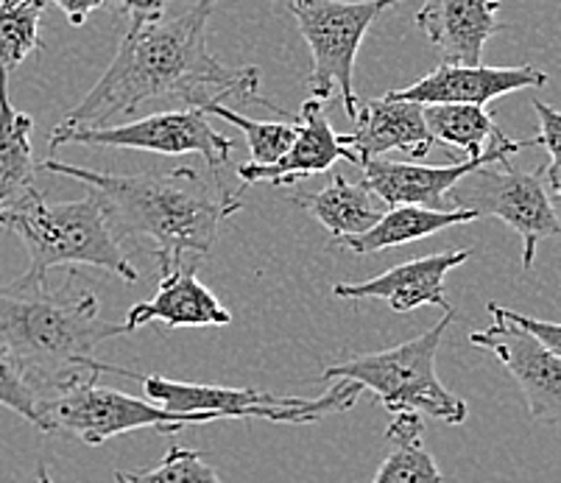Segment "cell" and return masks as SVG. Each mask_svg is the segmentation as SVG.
<instances>
[{
  "label": "cell",
  "instance_id": "cell-1",
  "mask_svg": "<svg viewBox=\"0 0 561 483\" xmlns=\"http://www.w3.org/2000/svg\"><path fill=\"white\" fill-rule=\"evenodd\" d=\"M213 9L216 0H196L168 23L129 28L106 73L59 126H112L154 101H173L191 110L227 104L229 99L272 106L257 95V68H227L210 54L207 23Z\"/></svg>",
  "mask_w": 561,
  "mask_h": 483
},
{
  "label": "cell",
  "instance_id": "cell-2",
  "mask_svg": "<svg viewBox=\"0 0 561 483\" xmlns=\"http://www.w3.org/2000/svg\"><path fill=\"white\" fill-rule=\"evenodd\" d=\"M39 171L90 187L104 202L106 221L117 243L131 235L151 238L160 274L171 272L187 257H204L216 243L218 227L243 207L241 191H232L221 174L204 180L196 168L117 176L48 157Z\"/></svg>",
  "mask_w": 561,
  "mask_h": 483
},
{
  "label": "cell",
  "instance_id": "cell-3",
  "mask_svg": "<svg viewBox=\"0 0 561 483\" xmlns=\"http://www.w3.org/2000/svg\"><path fill=\"white\" fill-rule=\"evenodd\" d=\"M124 335V324L104 322L99 297L79 272L59 288H0V353L23 369L39 403L87 375H117L121 366L93 358L104 341Z\"/></svg>",
  "mask_w": 561,
  "mask_h": 483
},
{
  "label": "cell",
  "instance_id": "cell-4",
  "mask_svg": "<svg viewBox=\"0 0 561 483\" xmlns=\"http://www.w3.org/2000/svg\"><path fill=\"white\" fill-rule=\"evenodd\" d=\"M0 227L12 230L28 252V268L14 286L48 283L56 266H95L126 283H137V268L112 238L104 202L93 191L79 202L48 205L39 187L0 205Z\"/></svg>",
  "mask_w": 561,
  "mask_h": 483
},
{
  "label": "cell",
  "instance_id": "cell-5",
  "mask_svg": "<svg viewBox=\"0 0 561 483\" xmlns=\"http://www.w3.org/2000/svg\"><path fill=\"white\" fill-rule=\"evenodd\" d=\"M456 319V310L445 313L431 330L382 353L350 355L324 369V380H352L360 389L371 391L391 414L413 411L433 416L445 425H463L467 403L445 389L436 375V355L447 327Z\"/></svg>",
  "mask_w": 561,
  "mask_h": 483
},
{
  "label": "cell",
  "instance_id": "cell-6",
  "mask_svg": "<svg viewBox=\"0 0 561 483\" xmlns=\"http://www.w3.org/2000/svg\"><path fill=\"white\" fill-rule=\"evenodd\" d=\"M117 375L140 380L146 396L165 411H173V414H216L218 419H268L305 425V422L344 414L364 394V389L352 380H339V386H333L316 400H305V396H279L257 389L185 383V380H168L160 375H137L129 369H121Z\"/></svg>",
  "mask_w": 561,
  "mask_h": 483
},
{
  "label": "cell",
  "instance_id": "cell-7",
  "mask_svg": "<svg viewBox=\"0 0 561 483\" xmlns=\"http://www.w3.org/2000/svg\"><path fill=\"white\" fill-rule=\"evenodd\" d=\"M95 380L99 375H87L43 400L39 403V430L76 436L84 445L95 447L115 436L131 434V430L180 434L182 428H191V425L221 422L216 414H173L151 400L106 389Z\"/></svg>",
  "mask_w": 561,
  "mask_h": 483
},
{
  "label": "cell",
  "instance_id": "cell-8",
  "mask_svg": "<svg viewBox=\"0 0 561 483\" xmlns=\"http://www.w3.org/2000/svg\"><path fill=\"white\" fill-rule=\"evenodd\" d=\"M400 0H290L288 9L299 25V34L313 56L308 88L310 99L330 101L339 95L344 112L355 118V56L371 23Z\"/></svg>",
  "mask_w": 561,
  "mask_h": 483
},
{
  "label": "cell",
  "instance_id": "cell-9",
  "mask_svg": "<svg viewBox=\"0 0 561 483\" xmlns=\"http://www.w3.org/2000/svg\"><path fill=\"white\" fill-rule=\"evenodd\" d=\"M447 210H469L478 218H497L508 223L523 241V266H534L537 249L545 238L561 232L556 202L548 193L545 165L534 171H517L512 157L476 168L458 185L447 191Z\"/></svg>",
  "mask_w": 561,
  "mask_h": 483
},
{
  "label": "cell",
  "instance_id": "cell-10",
  "mask_svg": "<svg viewBox=\"0 0 561 483\" xmlns=\"http://www.w3.org/2000/svg\"><path fill=\"white\" fill-rule=\"evenodd\" d=\"M81 143V146H104V149H137L154 151V154L185 157L198 154L210 165L213 174L227 165L234 143L232 137L221 135L210 126L204 110H173V112H154L149 118L129 120V124L115 126H56L50 131V151L59 146Z\"/></svg>",
  "mask_w": 561,
  "mask_h": 483
},
{
  "label": "cell",
  "instance_id": "cell-11",
  "mask_svg": "<svg viewBox=\"0 0 561 483\" xmlns=\"http://www.w3.org/2000/svg\"><path fill=\"white\" fill-rule=\"evenodd\" d=\"M489 313H492V327L469 333V344L486 349L506 366L523 391L530 419L542 425H559L561 355L508 322L494 302L489 304Z\"/></svg>",
  "mask_w": 561,
  "mask_h": 483
},
{
  "label": "cell",
  "instance_id": "cell-12",
  "mask_svg": "<svg viewBox=\"0 0 561 483\" xmlns=\"http://www.w3.org/2000/svg\"><path fill=\"white\" fill-rule=\"evenodd\" d=\"M537 146L534 140H508L506 135H500L486 154L469 157V160H456L450 165H416V162H394L382 160V157H371L364 165V182L382 205H416L431 207V210H445L447 191L472 174L476 168L486 165V162H497L503 157H514L517 151Z\"/></svg>",
  "mask_w": 561,
  "mask_h": 483
},
{
  "label": "cell",
  "instance_id": "cell-13",
  "mask_svg": "<svg viewBox=\"0 0 561 483\" xmlns=\"http://www.w3.org/2000/svg\"><path fill=\"white\" fill-rule=\"evenodd\" d=\"M469 257H472V249L427 254V257L400 263L366 283H335L333 294L339 299H382L394 313H413L425 304L450 313L453 304L445 297V277L453 268L463 266Z\"/></svg>",
  "mask_w": 561,
  "mask_h": 483
},
{
  "label": "cell",
  "instance_id": "cell-14",
  "mask_svg": "<svg viewBox=\"0 0 561 483\" xmlns=\"http://www.w3.org/2000/svg\"><path fill=\"white\" fill-rule=\"evenodd\" d=\"M548 84V76L534 65L523 68H483V65H453L442 62L425 79L405 90L386 93L394 101H413V104H476L486 106L500 95L517 90H539Z\"/></svg>",
  "mask_w": 561,
  "mask_h": 483
},
{
  "label": "cell",
  "instance_id": "cell-15",
  "mask_svg": "<svg viewBox=\"0 0 561 483\" xmlns=\"http://www.w3.org/2000/svg\"><path fill=\"white\" fill-rule=\"evenodd\" d=\"M339 160L360 165L358 157L344 146V135H339L330 126L324 101L308 99L302 110H299L297 137L288 146V151L277 162H272V165H252V162H247V165L238 168V180L243 182V187L254 185V182L290 185V182L302 180V176L328 174Z\"/></svg>",
  "mask_w": 561,
  "mask_h": 483
},
{
  "label": "cell",
  "instance_id": "cell-16",
  "mask_svg": "<svg viewBox=\"0 0 561 483\" xmlns=\"http://www.w3.org/2000/svg\"><path fill=\"white\" fill-rule=\"evenodd\" d=\"M198 261H182L160 277L157 294L149 302L131 304L124 322V335L137 333L149 322H162L165 327H221L232 322V313L218 302L210 288L198 283Z\"/></svg>",
  "mask_w": 561,
  "mask_h": 483
},
{
  "label": "cell",
  "instance_id": "cell-17",
  "mask_svg": "<svg viewBox=\"0 0 561 483\" xmlns=\"http://www.w3.org/2000/svg\"><path fill=\"white\" fill-rule=\"evenodd\" d=\"M497 12L500 0H422L413 23L445 62L481 65L483 45L503 28Z\"/></svg>",
  "mask_w": 561,
  "mask_h": 483
},
{
  "label": "cell",
  "instance_id": "cell-18",
  "mask_svg": "<svg viewBox=\"0 0 561 483\" xmlns=\"http://www.w3.org/2000/svg\"><path fill=\"white\" fill-rule=\"evenodd\" d=\"M352 120H355V129L344 135V146L358 157L360 165L371 157H382L386 151L425 157L436 143L422 118V104H413V101H394L382 95V99L366 101L364 106L358 104Z\"/></svg>",
  "mask_w": 561,
  "mask_h": 483
},
{
  "label": "cell",
  "instance_id": "cell-19",
  "mask_svg": "<svg viewBox=\"0 0 561 483\" xmlns=\"http://www.w3.org/2000/svg\"><path fill=\"white\" fill-rule=\"evenodd\" d=\"M294 205L305 207L335 241L371 230L386 212V205L366 187V182H350L341 174H330L328 187L321 191L297 193Z\"/></svg>",
  "mask_w": 561,
  "mask_h": 483
},
{
  "label": "cell",
  "instance_id": "cell-20",
  "mask_svg": "<svg viewBox=\"0 0 561 483\" xmlns=\"http://www.w3.org/2000/svg\"><path fill=\"white\" fill-rule=\"evenodd\" d=\"M478 221L476 212L469 210H431V207L416 205H397L389 212H382L380 221L371 230L360 232V235L341 238L335 241L339 246L350 249L355 254H371L382 252V249H394L402 243H413L420 238H431L436 232L456 227V223Z\"/></svg>",
  "mask_w": 561,
  "mask_h": 483
},
{
  "label": "cell",
  "instance_id": "cell-21",
  "mask_svg": "<svg viewBox=\"0 0 561 483\" xmlns=\"http://www.w3.org/2000/svg\"><path fill=\"white\" fill-rule=\"evenodd\" d=\"M32 129L34 120L9 101V70L0 68V205L37 187Z\"/></svg>",
  "mask_w": 561,
  "mask_h": 483
},
{
  "label": "cell",
  "instance_id": "cell-22",
  "mask_svg": "<svg viewBox=\"0 0 561 483\" xmlns=\"http://www.w3.org/2000/svg\"><path fill=\"white\" fill-rule=\"evenodd\" d=\"M386 441L391 450L371 483H445L436 459L425 447V422L420 414H394Z\"/></svg>",
  "mask_w": 561,
  "mask_h": 483
},
{
  "label": "cell",
  "instance_id": "cell-23",
  "mask_svg": "<svg viewBox=\"0 0 561 483\" xmlns=\"http://www.w3.org/2000/svg\"><path fill=\"white\" fill-rule=\"evenodd\" d=\"M422 118L433 140L461 151V160L486 154L503 135L492 115L476 104H427L422 106Z\"/></svg>",
  "mask_w": 561,
  "mask_h": 483
},
{
  "label": "cell",
  "instance_id": "cell-24",
  "mask_svg": "<svg viewBox=\"0 0 561 483\" xmlns=\"http://www.w3.org/2000/svg\"><path fill=\"white\" fill-rule=\"evenodd\" d=\"M48 0H0V68L14 70L39 48V18Z\"/></svg>",
  "mask_w": 561,
  "mask_h": 483
},
{
  "label": "cell",
  "instance_id": "cell-25",
  "mask_svg": "<svg viewBox=\"0 0 561 483\" xmlns=\"http://www.w3.org/2000/svg\"><path fill=\"white\" fill-rule=\"evenodd\" d=\"M204 112H213L216 118L227 120L234 129H241L249 143V162L252 165H272L288 151V146L297 137V124L288 120H254L229 110L227 104H210Z\"/></svg>",
  "mask_w": 561,
  "mask_h": 483
},
{
  "label": "cell",
  "instance_id": "cell-26",
  "mask_svg": "<svg viewBox=\"0 0 561 483\" xmlns=\"http://www.w3.org/2000/svg\"><path fill=\"white\" fill-rule=\"evenodd\" d=\"M115 483H224L216 470L204 464V456L187 447H171L165 459L151 470L115 472Z\"/></svg>",
  "mask_w": 561,
  "mask_h": 483
},
{
  "label": "cell",
  "instance_id": "cell-27",
  "mask_svg": "<svg viewBox=\"0 0 561 483\" xmlns=\"http://www.w3.org/2000/svg\"><path fill=\"white\" fill-rule=\"evenodd\" d=\"M0 405L39 428V394L18 364L0 353Z\"/></svg>",
  "mask_w": 561,
  "mask_h": 483
},
{
  "label": "cell",
  "instance_id": "cell-28",
  "mask_svg": "<svg viewBox=\"0 0 561 483\" xmlns=\"http://www.w3.org/2000/svg\"><path fill=\"white\" fill-rule=\"evenodd\" d=\"M534 110L539 115V135L537 146H542L548 151V165H545V182H548V193L553 202H559L561 196V115L556 112V106L545 104V101L534 99Z\"/></svg>",
  "mask_w": 561,
  "mask_h": 483
},
{
  "label": "cell",
  "instance_id": "cell-29",
  "mask_svg": "<svg viewBox=\"0 0 561 483\" xmlns=\"http://www.w3.org/2000/svg\"><path fill=\"white\" fill-rule=\"evenodd\" d=\"M497 308H500V304H497ZM500 313H503V317H506L512 324H517L523 333L534 335L537 341H542L545 347L561 355V330H559V324H556V322H539V319H528V317H523V313H517V310H508V308H500Z\"/></svg>",
  "mask_w": 561,
  "mask_h": 483
},
{
  "label": "cell",
  "instance_id": "cell-30",
  "mask_svg": "<svg viewBox=\"0 0 561 483\" xmlns=\"http://www.w3.org/2000/svg\"><path fill=\"white\" fill-rule=\"evenodd\" d=\"M168 0H121V12L131 20V28L160 23L165 14Z\"/></svg>",
  "mask_w": 561,
  "mask_h": 483
},
{
  "label": "cell",
  "instance_id": "cell-31",
  "mask_svg": "<svg viewBox=\"0 0 561 483\" xmlns=\"http://www.w3.org/2000/svg\"><path fill=\"white\" fill-rule=\"evenodd\" d=\"M54 3L62 9L70 25H84L93 9L104 7V0H54Z\"/></svg>",
  "mask_w": 561,
  "mask_h": 483
},
{
  "label": "cell",
  "instance_id": "cell-32",
  "mask_svg": "<svg viewBox=\"0 0 561 483\" xmlns=\"http://www.w3.org/2000/svg\"><path fill=\"white\" fill-rule=\"evenodd\" d=\"M37 483H54V478L48 475V467L39 464V470H37Z\"/></svg>",
  "mask_w": 561,
  "mask_h": 483
},
{
  "label": "cell",
  "instance_id": "cell-33",
  "mask_svg": "<svg viewBox=\"0 0 561 483\" xmlns=\"http://www.w3.org/2000/svg\"><path fill=\"white\" fill-rule=\"evenodd\" d=\"M104 3H110V0H104Z\"/></svg>",
  "mask_w": 561,
  "mask_h": 483
}]
</instances>
